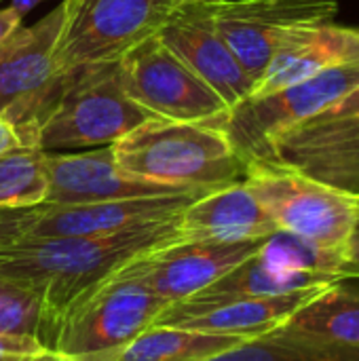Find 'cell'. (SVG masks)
I'll use <instances>...</instances> for the list:
<instances>
[{
  "instance_id": "1",
  "label": "cell",
  "mask_w": 359,
  "mask_h": 361,
  "mask_svg": "<svg viewBox=\"0 0 359 361\" xmlns=\"http://www.w3.org/2000/svg\"><path fill=\"white\" fill-rule=\"evenodd\" d=\"M180 216L87 237H21L0 252V279L40 298L38 343L51 351L68 313L131 260L180 241Z\"/></svg>"
},
{
  "instance_id": "4",
  "label": "cell",
  "mask_w": 359,
  "mask_h": 361,
  "mask_svg": "<svg viewBox=\"0 0 359 361\" xmlns=\"http://www.w3.org/2000/svg\"><path fill=\"white\" fill-rule=\"evenodd\" d=\"M243 184L271 216L277 231L347 250V241L358 228L355 195L273 161H248Z\"/></svg>"
},
{
  "instance_id": "10",
  "label": "cell",
  "mask_w": 359,
  "mask_h": 361,
  "mask_svg": "<svg viewBox=\"0 0 359 361\" xmlns=\"http://www.w3.org/2000/svg\"><path fill=\"white\" fill-rule=\"evenodd\" d=\"M359 85V61L326 70L262 97H248L231 110L224 129L245 161L262 159L271 140L322 114Z\"/></svg>"
},
{
  "instance_id": "2",
  "label": "cell",
  "mask_w": 359,
  "mask_h": 361,
  "mask_svg": "<svg viewBox=\"0 0 359 361\" xmlns=\"http://www.w3.org/2000/svg\"><path fill=\"white\" fill-rule=\"evenodd\" d=\"M110 146L125 176L176 188L218 190L243 182L248 169L226 129L209 123L152 116Z\"/></svg>"
},
{
  "instance_id": "28",
  "label": "cell",
  "mask_w": 359,
  "mask_h": 361,
  "mask_svg": "<svg viewBox=\"0 0 359 361\" xmlns=\"http://www.w3.org/2000/svg\"><path fill=\"white\" fill-rule=\"evenodd\" d=\"M359 116V85L339 97L332 106H328L322 114L313 116L317 121H334V118H355Z\"/></svg>"
},
{
  "instance_id": "22",
  "label": "cell",
  "mask_w": 359,
  "mask_h": 361,
  "mask_svg": "<svg viewBox=\"0 0 359 361\" xmlns=\"http://www.w3.org/2000/svg\"><path fill=\"white\" fill-rule=\"evenodd\" d=\"M341 281L311 275V273H277L269 269L258 254L222 275L218 281L195 294L186 300L199 302H214V300H231V298H262V296H277L307 288H324L334 286Z\"/></svg>"
},
{
  "instance_id": "15",
  "label": "cell",
  "mask_w": 359,
  "mask_h": 361,
  "mask_svg": "<svg viewBox=\"0 0 359 361\" xmlns=\"http://www.w3.org/2000/svg\"><path fill=\"white\" fill-rule=\"evenodd\" d=\"M207 190H188L159 197L112 199L80 205H40L25 237H87L108 235L131 226L180 216ZM212 192V190H209Z\"/></svg>"
},
{
  "instance_id": "30",
  "label": "cell",
  "mask_w": 359,
  "mask_h": 361,
  "mask_svg": "<svg viewBox=\"0 0 359 361\" xmlns=\"http://www.w3.org/2000/svg\"><path fill=\"white\" fill-rule=\"evenodd\" d=\"M21 21H23V15L11 4L0 8V47L21 27Z\"/></svg>"
},
{
  "instance_id": "13",
  "label": "cell",
  "mask_w": 359,
  "mask_h": 361,
  "mask_svg": "<svg viewBox=\"0 0 359 361\" xmlns=\"http://www.w3.org/2000/svg\"><path fill=\"white\" fill-rule=\"evenodd\" d=\"M157 34L169 51L226 102L231 110L250 97L254 80L218 34L205 2L176 6Z\"/></svg>"
},
{
  "instance_id": "31",
  "label": "cell",
  "mask_w": 359,
  "mask_h": 361,
  "mask_svg": "<svg viewBox=\"0 0 359 361\" xmlns=\"http://www.w3.org/2000/svg\"><path fill=\"white\" fill-rule=\"evenodd\" d=\"M347 258L359 267V226L353 231V235L347 241Z\"/></svg>"
},
{
  "instance_id": "27",
  "label": "cell",
  "mask_w": 359,
  "mask_h": 361,
  "mask_svg": "<svg viewBox=\"0 0 359 361\" xmlns=\"http://www.w3.org/2000/svg\"><path fill=\"white\" fill-rule=\"evenodd\" d=\"M44 351L38 338L0 334V361H32Z\"/></svg>"
},
{
  "instance_id": "12",
  "label": "cell",
  "mask_w": 359,
  "mask_h": 361,
  "mask_svg": "<svg viewBox=\"0 0 359 361\" xmlns=\"http://www.w3.org/2000/svg\"><path fill=\"white\" fill-rule=\"evenodd\" d=\"M290 165L324 184L359 195V116L305 121L271 140L262 159Z\"/></svg>"
},
{
  "instance_id": "16",
  "label": "cell",
  "mask_w": 359,
  "mask_h": 361,
  "mask_svg": "<svg viewBox=\"0 0 359 361\" xmlns=\"http://www.w3.org/2000/svg\"><path fill=\"white\" fill-rule=\"evenodd\" d=\"M47 169L49 195L44 205H80L190 190L125 176L116 167L110 144L89 152H47Z\"/></svg>"
},
{
  "instance_id": "23",
  "label": "cell",
  "mask_w": 359,
  "mask_h": 361,
  "mask_svg": "<svg viewBox=\"0 0 359 361\" xmlns=\"http://www.w3.org/2000/svg\"><path fill=\"white\" fill-rule=\"evenodd\" d=\"M205 361H359V351L275 330Z\"/></svg>"
},
{
  "instance_id": "35",
  "label": "cell",
  "mask_w": 359,
  "mask_h": 361,
  "mask_svg": "<svg viewBox=\"0 0 359 361\" xmlns=\"http://www.w3.org/2000/svg\"><path fill=\"white\" fill-rule=\"evenodd\" d=\"M358 207H359V195H358ZM358 226H359V218H358Z\"/></svg>"
},
{
  "instance_id": "32",
  "label": "cell",
  "mask_w": 359,
  "mask_h": 361,
  "mask_svg": "<svg viewBox=\"0 0 359 361\" xmlns=\"http://www.w3.org/2000/svg\"><path fill=\"white\" fill-rule=\"evenodd\" d=\"M40 2H44V0H11V6L13 8H17L23 17H25V13H30L34 6H38Z\"/></svg>"
},
{
  "instance_id": "14",
  "label": "cell",
  "mask_w": 359,
  "mask_h": 361,
  "mask_svg": "<svg viewBox=\"0 0 359 361\" xmlns=\"http://www.w3.org/2000/svg\"><path fill=\"white\" fill-rule=\"evenodd\" d=\"M324 288H307L262 298H231V300H180L171 302L152 326L180 328L205 334L258 338L281 328L296 311L313 300Z\"/></svg>"
},
{
  "instance_id": "33",
  "label": "cell",
  "mask_w": 359,
  "mask_h": 361,
  "mask_svg": "<svg viewBox=\"0 0 359 361\" xmlns=\"http://www.w3.org/2000/svg\"><path fill=\"white\" fill-rule=\"evenodd\" d=\"M32 361H63L57 353H51V351H44L42 355H38V357H34Z\"/></svg>"
},
{
  "instance_id": "8",
  "label": "cell",
  "mask_w": 359,
  "mask_h": 361,
  "mask_svg": "<svg viewBox=\"0 0 359 361\" xmlns=\"http://www.w3.org/2000/svg\"><path fill=\"white\" fill-rule=\"evenodd\" d=\"M212 21L256 82L296 32L334 23L336 0H205Z\"/></svg>"
},
{
  "instance_id": "9",
  "label": "cell",
  "mask_w": 359,
  "mask_h": 361,
  "mask_svg": "<svg viewBox=\"0 0 359 361\" xmlns=\"http://www.w3.org/2000/svg\"><path fill=\"white\" fill-rule=\"evenodd\" d=\"M61 23L63 2L0 47V114L19 125L32 148L36 125L68 78L57 74L53 59Z\"/></svg>"
},
{
  "instance_id": "11",
  "label": "cell",
  "mask_w": 359,
  "mask_h": 361,
  "mask_svg": "<svg viewBox=\"0 0 359 361\" xmlns=\"http://www.w3.org/2000/svg\"><path fill=\"white\" fill-rule=\"evenodd\" d=\"M264 239L212 241L180 239L127 264L150 290L169 302L193 298L222 275L258 254Z\"/></svg>"
},
{
  "instance_id": "20",
  "label": "cell",
  "mask_w": 359,
  "mask_h": 361,
  "mask_svg": "<svg viewBox=\"0 0 359 361\" xmlns=\"http://www.w3.org/2000/svg\"><path fill=\"white\" fill-rule=\"evenodd\" d=\"M250 338L150 326L110 361H205Z\"/></svg>"
},
{
  "instance_id": "26",
  "label": "cell",
  "mask_w": 359,
  "mask_h": 361,
  "mask_svg": "<svg viewBox=\"0 0 359 361\" xmlns=\"http://www.w3.org/2000/svg\"><path fill=\"white\" fill-rule=\"evenodd\" d=\"M40 212L38 207H23V209H8L0 207V252L25 237L30 224L36 220Z\"/></svg>"
},
{
  "instance_id": "7",
  "label": "cell",
  "mask_w": 359,
  "mask_h": 361,
  "mask_svg": "<svg viewBox=\"0 0 359 361\" xmlns=\"http://www.w3.org/2000/svg\"><path fill=\"white\" fill-rule=\"evenodd\" d=\"M116 68L127 95L157 118L224 127L231 114L226 102L169 51L159 34L129 49Z\"/></svg>"
},
{
  "instance_id": "17",
  "label": "cell",
  "mask_w": 359,
  "mask_h": 361,
  "mask_svg": "<svg viewBox=\"0 0 359 361\" xmlns=\"http://www.w3.org/2000/svg\"><path fill=\"white\" fill-rule=\"evenodd\" d=\"M359 61V27L324 23L296 32L273 55L250 97H262L284 87Z\"/></svg>"
},
{
  "instance_id": "29",
  "label": "cell",
  "mask_w": 359,
  "mask_h": 361,
  "mask_svg": "<svg viewBox=\"0 0 359 361\" xmlns=\"http://www.w3.org/2000/svg\"><path fill=\"white\" fill-rule=\"evenodd\" d=\"M19 148H32V146L28 144L19 125H15L13 121L0 114V157Z\"/></svg>"
},
{
  "instance_id": "6",
  "label": "cell",
  "mask_w": 359,
  "mask_h": 361,
  "mask_svg": "<svg viewBox=\"0 0 359 361\" xmlns=\"http://www.w3.org/2000/svg\"><path fill=\"white\" fill-rule=\"evenodd\" d=\"M63 23L53 51L55 70L118 61L129 49L157 34L176 11V0H61Z\"/></svg>"
},
{
  "instance_id": "24",
  "label": "cell",
  "mask_w": 359,
  "mask_h": 361,
  "mask_svg": "<svg viewBox=\"0 0 359 361\" xmlns=\"http://www.w3.org/2000/svg\"><path fill=\"white\" fill-rule=\"evenodd\" d=\"M49 195L47 152L19 148L0 157V207L23 209L44 205Z\"/></svg>"
},
{
  "instance_id": "5",
  "label": "cell",
  "mask_w": 359,
  "mask_h": 361,
  "mask_svg": "<svg viewBox=\"0 0 359 361\" xmlns=\"http://www.w3.org/2000/svg\"><path fill=\"white\" fill-rule=\"evenodd\" d=\"M169 305L123 267L68 313L51 353L63 361H110Z\"/></svg>"
},
{
  "instance_id": "18",
  "label": "cell",
  "mask_w": 359,
  "mask_h": 361,
  "mask_svg": "<svg viewBox=\"0 0 359 361\" xmlns=\"http://www.w3.org/2000/svg\"><path fill=\"white\" fill-rule=\"evenodd\" d=\"M273 233L275 222L243 182L205 192L180 214L182 239L252 241Z\"/></svg>"
},
{
  "instance_id": "19",
  "label": "cell",
  "mask_w": 359,
  "mask_h": 361,
  "mask_svg": "<svg viewBox=\"0 0 359 361\" xmlns=\"http://www.w3.org/2000/svg\"><path fill=\"white\" fill-rule=\"evenodd\" d=\"M277 330L359 351V290L345 286V281L334 283L322 290Z\"/></svg>"
},
{
  "instance_id": "21",
  "label": "cell",
  "mask_w": 359,
  "mask_h": 361,
  "mask_svg": "<svg viewBox=\"0 0 359 361\" xmlns=\"http://www.w3.org/2000/svg\"><path fill=\"white\" fill-rule=\"evenodd\" d=\"M258 258L277 273H311L334 281L359 279V267L347 258V250L326 247L284 231L262 241Z\"/></svg>"
},
{
  "instance_id": "25",
  "label": "cell",
  "mask_w": 359,
  "mask_h": 361,
  "mask_svg": "<svg viewBox=\"0 0 359 361\" xmlns=\"http://www.w3.org/2000/svg\"><path fill=\"white\" fill-rule=\"evenodd\" d=\"M40 298L19 283L0 279V334L38 336Z\"/></svg>"
},
{
  "instance_id": "34",
  "label": "cell",
  "mask_w": 359,
  "mask_h": 361,
  "mask_svg": "<svg viewBox=\"0 0 359 361\" xmlns=\"http://www.w3.org/2000/svg\"><path fill=\"white\" fill-rule=\"evenodd\" d=\"M186 2H205V0H176V4H186Z\"/></svg>"
},
{
  "instance_id": "3",
  "label": "cell",
  "mask_w": 359,
  "mask_h": 361,
  "mask_svg": "<svg viewBox=\"0 0 359 361\" xmlns=\"http://www.w3.org/2000/svg\"><path fill=\"white\" fill-rule=\"evenodd\" d=\"M152 118L121 85L116 61L68 74L55 102L34 129V148L44 152L108 146Z\"/></svg>"
}]
</instances>
